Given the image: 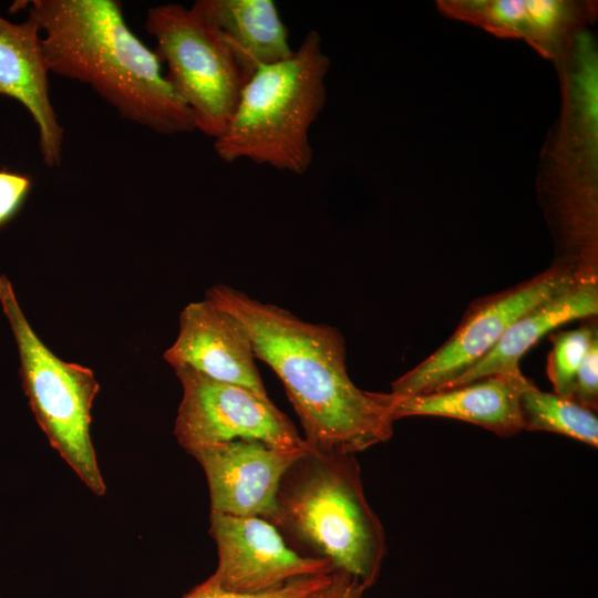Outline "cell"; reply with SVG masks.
I'll list each match as a JSON object with an SVG mask.
<instances>
[{
	"mask_svg": "<svg viewBox=\"0 0 598 598\" xmlns=\"http://www.w3.org/2000/svg\"><path fill=\"white\" fill-rule=\"evenodd\" d=\"M206 299L244 324L255 358L282 382L310 451L355 454L391 439L393 395L352 382L337 328L303 321L224 285L208 289Z\"/></svg>",
	"mask_w": 598,
	"mask_h": 598,
	"instance_id": "obj_1",
	"label": "cell"
},
{
	"mask_svg": "<svg viewBox=\"0 0 598 598\" xmlns=\"http://www.w3.org/2000/svg\"><path fill=\"white\" fill-rule=\"evenodd\" d=\"M50 73L90 85L125 120L159 134L196 130L154 50L126 24L117 0H33Z\"/></svg>",
	"mask_w": 598,
	"mask_h": 598,
	"instance_id": "obj_2",
	"label": "cell"
},
{
	"mask_svg": "<svg viewBox=\"0 0 598 598\" xmlns=\"http://www.w3.org/2000/svg\"><path fill=\"white\" fill-rule=\"evenodd\" d=\"M271 524L295 550L329 561L365 589L378 579L385 536L365 498L354 454L308 448L280 482Z\"/></svg>",
	"mask_w": 598,
	"mask_h": 598,
	"instance_id": "obj_3",
	"label": "cell"
},
{
	"mask_svg": "<svg viewBox=\"0 0 598 598\" xmlns=\"http://www.w3.org/2000/svg\"><path fill=\"white\" fill-rule=\"evenodd\" d=\"M329 69L330 59L316 30L306 33L290 56L258 69L214 140L217 156L226 163L247 159L305 174L313 161L310 128L327 102Z\"/></svg>",
	"mask_w": 598,
	"mask_h": 598,
	"instance_id": "obj_4",
	"label": "cell"
},
{
	"mask_svg": "<svg viewBox=\"0 0 598 598\" xmlns=\"http://www.w3.org/2000/svg\"><path fill=\"white\" fill-rule=\"evenodd\" d=\"M0 303L14 336L20 377L33 415L51 446L85 486L103 496L90 434L91 409L100 385L93 371L56 357L28 322L7 276H0Z\"/></svg>",
	"mask_w": 598,
	"mask_h": 598,
	"instance_id": "obj_5",
	"label": "cell"
},
{
	"mask_svg": "<svg viewBox=\"0 0 598 598\" xmlns=\"http://www.w3.org/2000/svg\"><path fill=\"white\" fill-rule=\"evenodd\" d=\"M145 29L156 40L154 52L167 66L165 76L192 112L196 130L217 138L246 83L234 56L193 7H151Z\"/></svg>",
	"mask_w": 598,
	"mask_h": 598,
	"instance_id": "obj_6",
	"label": "cell"
},
{
	"mask_svg": "<svg viewBox=\"0 0 598 598\" xmlns=\"http://www.w3.org/2000/svg\"><path fill=\"white\" fill-rule=\"evenodd\" d=\"M576 283L563 270L548 269L519 283L476 299L439 349L391 384L396 398L436 391L475 364L526 310Z\"/></svg>",
	"mask_w": 598,
	"mask_h": 598,
	"instance_id": "obj_7",
	"label": "cell"
},
{
	"mask_svg": "<svg viewBox=\"0 0 598 598\" xmlns=\"http://www.w3.org/2000/svg\"><path fill=\"white\" fill-rule=\"evenodd\" d=\"M174 370L183 388L174 434L187 453L234 440H256L286 450L308 447L268 395L209 379L187 367Z\"/></svg>",
	"mask_w": 598,
	"mask_h": 598,
	"instance_id": "obj_8",
	"label": "cell"
},
{
	"mask_svg": "<svg viewBox=\"0 0 598 598\" xmlns=\"http://www.w3.org/2000/svg\"><path fill=\"white\" fill-rule=\"evenodd\" d=\"M209 518V533L218 553L212 578L226 591L264 594L297 578L334 570L329 561L295 550L278 528L264 518L214 512Z\"/></svg>",
	"mask_w": 598,
	"mask_h": 598,
	"instance_id": "obj_9",
	"label": "cell"
},
{
	"mask_svg": "<svg viewBox=\"0 0 598 598\" xmlns=\"http://www.w3.org/2000/svg\"><path fill=\"white\" fill-rule=\"evenodd\" d=\"M307 448L286 450L256 440L198 446L188 453L202 465L210 512L255 516L271 523L277 493L287 470Z\"/></svg>",
	"mask_w": 598,
	"mask_h": 598,
	"instance_id": "obj_10",
	"label": "cell"
},
{
	"mask_svg": "<svg viewBox=\"0 0 598 598\" xmlns=\"http://www.w3.org/2000/svg\"><path fill=\"white\" fill-rule=\"evenodd\" d=\"M163 357L174 369L187 367L209 379L267 395L246 328L206 298L183 309L178 336Z\"/></svg>",
	"mask_w": 598,
	"mask_h": 598,
	"instance_id": "obj_11",
	"label": "cell"
},
{
	"mask_svg": "<svg viewBox=\"0 0 598 598\" xmlns=\"http://www.w3.org/2000/svg\"><path fill=\"white\" fill-rule=\"evenodd\" d=\"M38 22L22 23L0 17V95L20 102L39 131L40 152L48 167L62 161L63 127L50 99L49 65Z\"/></svg>",
	"mask_w": 598,
	"mask_h": 598,
	"instance_id": "obj_12",
	"label": "cell"
},
{
	"mask_svg": "<svg viewBox=\"0 0 598 598\" xmlns=\"http://www.w3.org/2000/svg\"><path fill=\"white\" fill-rule=\"evenodd\" d=\"M529 382L522 371L493 374L429 393L393 396L392 417H451L480 425L501 436L523 431L519 401Z\"/></svg>",
	"mask_w": 598,
	"mask_h": 598,
	"instance_id": "obj_13",
	"label": "cell"
},
{
	"mask_svg": "<svg viewBox=\"0 0 598 598\" xmlns=\"http://www.w3.org/2000/svg\"><path fill=\"white\" fill-rule=\"evenodd\" d=\"M192 7L227 47L246 81L295 50L274 0H197Z\"/></svg>",
	"mask_w": 598,
	"mask_h": 598,
	"instance_id": "obj_14",
	"label": "cell"
},
{
	"mask_svg": "<svg viewBox=\"0 0 598 598\" xmlns=\"http://www.w3.org/2000/svg\"><path fill=\"white\" fill-rule=\"evenodd\" d=\"M597 315L598 285H575L560 291L517 317L487 354L442 389L518 372L522 357L544 336L569 321Z\"/></svg>",
	"mask_w": 598,
	"mask_h": 598,
	"instance_id": "obj_15",
	"label": "cell"
},
{
	"mask_svg": "<svg viewBox=\"0 0 598 598\" xmlns=\"http://www.w3.org/2000/svg\"><path fill=\"white\" fill-rule=\"evenodd\" d=\"M522 427L547 431L598 446V417L571 398L539 390L529 380L519 401Z\"/></svg>",
	"mask_w": 598,
	"mask_h": 598,
	"instance_id": "obj_16",
	"label": "cell"
},
{
	"mask_svg": "<svg viewBox=\"0 0 598 598\" xmlns=\"http://www.w3.org/2000/svg\"><path fill=\"white\" fill-rule=\"evenodd\" d=\"M486 22L497 31L533 39H549L565 16V4L555 0H497L476 2Z\"/></svg>",
	"mask_w": 598,
	"mask_h": 598,
	"instance_id": "obj_17",
	"label": "cell"
},
{
	"mask_svg": "<svg viewBox=\"0 0 598 598\" xmlns=\"http://www.w3.org/2000/svg\"><path fill=\"white\" fill-rule=\"evenodd\" d=\"M597 337L596 317L587 318L576 329L550 334L551 349L547 357L546 372L554 393L571 398L577 372Z\"/></svg>",
	"mask_w": 598,
	"mask_h": 598,
	"instance_id": "obj_18",
	"label": "cell"
},
{
	"mask_svg": "<svg viewBox=\"0 0 598 598\" xmlns=\"http://www.w3.org/2000/svg\"><path fill=\"white\" fill-rule=\"evenodd\" d=\"M330 575L331 573L297 578L278 589L257 595H241L226 591L210 576L182 598H303L309 592L324 585Z\"/></svg>",
	"mask_w": 598,
	"mask_h": 598,
	"instance_id": "obj_19",
	"label": "cell"
},
{
	"mask_svg": "<svg viewBox=\"0 0 598 598\" xmlns=\"http://www.w3.org/2000/svg\"><path fill=\"white\" fill-rule=\"evenodd\" d=\"M571 399L580 405L596 411L598 406V337L591 342L589 350L577 372Z\"/></svg>",
	"mask_w": 598,
	"mask_h": 598,
	"instance_id": "obj_20",
	"label": "cell"
},
{
	"mask_svg": "<svg viewBox=\"0 0 598 598\" xmlns=\"http://www.w3.org/2000/svg\"><path fill=\"white\" fill-rule=\"evenodd\" d=\"M32 186L29 175L0 171V226L21 207Z\"/></svg>",
	"mask_w": 598,
	"mask_h": 598,
	"instance_id": "obj_21",
	"label": "cell"
},
{
	"mask_svg": "<svg viewBox=\"0 0 598 598\" xmlns=\"http://www.w3.org/2000/svg\"><path fill=\"white\" fill-rule=\"evenodd\" d=\"M365 588L353 576L333 570L328 581L303 598H361Z\"/></svg>",
	"mask_w": 598,
	"mask_h": 598,
	"instance_id": "obj_22",
	"label": "cell"
}]
</instances>
